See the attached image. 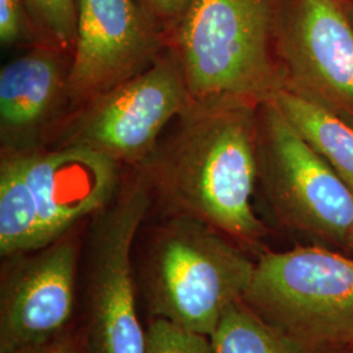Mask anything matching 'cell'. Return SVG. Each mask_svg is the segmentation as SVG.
Returning a JSON list of instances; mask_svg holds the SVG:
<instances>
[{
    "label": "cell",
    "instance_id": "1",
    "mask_svg": "<svg viewBox=\"0 0 353 353\" xmlns=\"http://www.w3.org/2000/svg\"><path fill=\"white\" fill-rule=\"evenodd\" d=\"M258 106L191 105L140 165L173 214L198 219L232 240L256 242L265 229L252 210L258 178Z\"/></svg>",
    "mask_w": 353,
    "mask_h": 353
},
{
    "label": "cell",
    "instance_id": "2",
    "mask_svg": "<svg viewBox=\"0 0 353 353\" xmlns=\"http://www.w3.org/2000/svg\"><path fill=\"white\" fill-rule=\"evenodd\" d=\"M121 165L84 147L4 152L0 161V254L37 252L113 201Z\"/></svg>",
    "mask_w": 353,
    "mask_h": 353
},
{
    "label": "cell",
    "instance_id": "3",
    "mask_svg": "<svg viewBox=\"0 0 353 353\" xmlns=\"http://www.w3.org/2000/svg\"><path fill=\"white\" fill-rule=\"evenodd\" d=\"M274 21L275 0H190L168 48L191 105L259 106L284 87Z\"/></svg>",
    "mask_w": 353,
    "mask_h": 353
},
{
    "label": "cell",
    "instance_id": "4",
    "mask_svg": "<svg viewBox=\"0 0 353 353\" xmlns=\"http://www.w3.org/2000/svg\"><path fill=\"white\" fill-rule=\"evenodd\" d=\"M255 263L227 236L198 219L173 214L153 233L147 258L152 312L210 336L243 297Z\"/></svg>",
    "mask_w": 353,
    "mask_h": 353
},
{
    "label": "cell",
    "instance_id": "5",
    "mask_svg": "<svg viewBox=\"0 0 353 353\" xmlns=\"http://www.w3.org/2000/svg\"><path fill=\"white\" fill-rule=\"evenodd\" d=\"M243 303L305 353H353V258L312 246L265 252Z\"/></svg>",
    "mask_w": 353,
    "mask_h": 353
},
{
    "label": "cell",
    "instance_id": "6",
    "mask_svg": "<svg viewBox=\"0 0 353 353\" xmlns=\"http://www.w3.org/2000/svg\"><path fill=\"white\" fill-rule=\"evenodd\" d=\"M190 106L182 67L168 48L143 72L67 114L48 144L84 147L121 166L137 168Z\"/></svg>",
    "mask_w": 353,
    "mask_h": 353
},
{
    "label": "cell",
    "instance_id": "7",
    "mask_svg": "<svg viewBox=\"0 0 353 353\" xmlns=\"http://www.w3.org/2000/svg\"><path fill=\"white\" fill-rule=\"evenodd\" d=\"M151 204V186L137 166L122 179L113 201L93 216L88 237L90 353H144L131 252Z\"/></svg>",
    "mask_w": 353,
    "mask_h": 353
},
{
    "label": "cell",
    "instance_id": "8",
    "mask_svg": "<svg viewBox=\"0 0 353 353\" xmlns=\"http://www.w3.org/2000/svg\"><path fill=\"white\" fill-rule=\"evenodd\" d=\"M258 176L290 227L350 246L353 191L272 100L256 110Z\"/></svg>",
    "mask_w": 353,
    "mask_h": 353
},
{
    "label": "cell",
    "instance_id": "9",
    "mask_svg": "<svg viewBox=\"0 0 353 353\" xmlns=\"http://www.w3.org/2000/svg\"><path fill=\"white\" fill-rule=\"evenodd\" d=\"M274 42L283 88L353 117L348 0H275Z\"/></svg>",
    "mask_w": 353,
    "mask_h": 353
},
{
    "label": "cell",
    "instance_id": "10",
    "mask_svg": "<svg viewBox=\"0 0 353 353\" xmlns=\"http://www.w3.org/2000/svg\"><path fill=\"white\" fill-rule=\"evenodd\" d=\"M76 14L70 113L147 70L169 45L138 0H77Z\"/></svg>",
    "mask_w": 353,
    "mask_h": 353
},
{
    "label": "cell",
    "instance_id": "11",
    "mask_svg": "<svg viewBox=\"0 0 353 353\" xmlns=\"http://www.w3.org/2000/svg\"><path fill=\"white\" fill-rule=\"evenodd\" d=\"M20 261L3 281L0 353H14L57 338L75 303L79 245L74 230Z\"/></svg>",
    "mask_w": 353,
    "mask_h": 353
},
{
    "label": "cell",
    "instance_id": "12",
    "mask_svg": "<svg viewBox=\"0 0 353 353\" xmlns=\"http://www.w3.org/2000/svg\"><path fill=\"white\" fill-rule=\"evenodd\" d=\"M71 55L37 45L0 70L1 153L45 147L70 113Z\"/></svg>",
    "mask_w": 353,
    "mask_h": 353
},
{
    "label": "cell",
    "instance_id": "13",
    "mask_svg": "<svg viewBox=\"0 0 353 353\" xmlns=\"http://www.w3.org/2000/svg\"><path fill=\"white\" fill-rule=\"evenodd\" d=\"M270 100L353 191V127L335 110L288 88Z\"/></svg>",
    "mask_w": 353,
    "mask_h": 353
},
{
    "label": "cell",
    "instance_id": "14",
    "mask_svg": "<svg viewBox=\"0 0 353 353\" xmlns=\"http://www.w3.org/2000/svg\"><path fill=\"white\" fill-rule=\"evenodd\" d=\"M214 353H305L243 303L232 305L211 335Z\"/></svg>",
    "mask_w": 353,
    "mask_h": 353
},
{
    "label": "cell",
    "instance_id": "15",
    "mask_svg": "<svg viewBox=\"0 0 353 353\" xmlns=\"http://www.w3.org/2000/svg\"><path fill=\"white\" fill-rule=\"evenodd\" d=\"M38 33L50 45L72 57L76 43L77 0H24Z\"/></svg>",
    "mask_w": 353,
    "mask_h": 353
},
{
    "label": "cell",
    "instance_id": "16",
    "mask_svg": "<svg viewBox=\"0 0 353 353\" xmlns=\"http://www.w3.org/2000/svg\"><path fill=\"white\" fill-rule=\"evenodd\" d=\"M144 353H214L211 338L156 316L145 331Z\"/></svg>",
    "mask_w": 353,
    "mask_h": 353
},
{
    "label": "cell",
    "instance_id": "17",
    "mask_svg": "<svg viewBox=\"0 0 353 353\" xmlns=\"http://www.w3.org/2000/svg\"><path fill=\"white\" fill-rule=\"evenodd\" d=\"M0 42L3 46L45 45L24 0H0Z\"/></svg>",
    "mask_w": 353,
    "mask_h": 353
},
{
    "label": "cell",
    "instance_id": "18",
    "mask_svg": "<svg viewBox=\"0 0 353 353\" xmlns=\"http://www.w3.org/2000/svg\"><path fill=\"white\" fill-rule=\"evenodd\" d=\"M143 10L150 14L153 23L168 37L174 32L189 7L190 0H138ZM169 46V45H168Z\"/></svg>",
    "mask_w": 353,
    "mask_h": 353
},
{
    "label": "cell",
    "instance_id": "19",
    "mask_svg": "<svg viewBox=\"0 0 353 353\" xmlns=\"http://www.w3.org/2000/svg\"><path fill=\"white\" fill-rule=\"evenodd\" d=\"M14 353H81L75 344L67 338L57 336L43 344L29 347Z\"/></svg>",
    "mask_w": 353,
    "mask_h": 353
},
{
    "label": "cell",
    "instance_id": "20",
    "mask_svg": "<svg viewBox=\"0 0 353 353\" xmlns=\"http://www.w3.org/2000/svg\"><path fill=\"white\" fill-rule=\"evenodd\" d=\"M348 13H350V17H351L353 26V0H348Z\"/></svg>",
    "mask_w": 353,
    "mask_h": 353
},
{
    "label": "cell",
    "instance_id": "21",
    "mask_svg": "<svg viewBox=\"0 0 353 353\" xmlns=\"http://www.w3.org/2000/svg\"><path fill=\"white\" fill-rule=\"evenodd\" d=\"M350 246H351V248L353 249V233L352 236H351V241H350Z\"/></svg>",
    "mask_w": 353,
    "mask_h": 353
}]
</instances>
